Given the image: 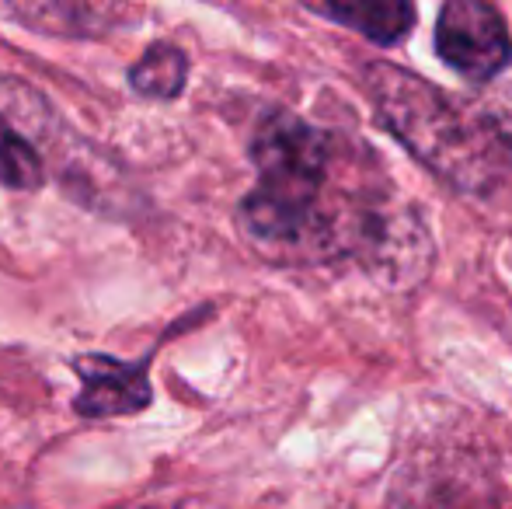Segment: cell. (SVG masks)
Here are the masks:
<instances>
[{
	"label": "cell",
	"instance_id": "6da1fadb",
	"mask_svg": "<svg viewBox=\"0 0 512 509\" xmlns=\"http://www.w3.org/2000/svg\"><path fill=\"white\" fill-rule=\"evenodd\" d=\"M251 161L258 182L237 206V224L265 258L314 265L366 255L370 265H391L411 252L405 220L387 210L377 161L349 182L338 178L356 164L345 136L269 112L255 129Z\"/></svg>",
	"mask_w": 512,
	"mask_h": 509
},
{
	"label": "cell",
	"instance_id": "7a4b0ae2",
	"mask_svg": "<svg viewBox=\"0 0 512 509\" xmlns=\"http://www.w3.org/2000/svg\"><path fill=\"white\" fill-rule=\"evenodd\" d=\"M363 81L387 133L453 189L488 192L512 171V136L481 109L387 60H373Z\"/></svg>",
	"mask_w": 512,
	"mask_h": 509
},
{
	"label": "cell",
	"instance_id": "3957f363",
	"mask_svg": "<svg viewBox=\"0 0 512 509\" xmlns=\"http://www.w3.org/2000/svg\"><path fill=\"white\" fill-rule=\"evenodd\" d=\"M436 53L453 74L488 84L512 63V35L499 7L485 0H450L436 18Z\"/></svg>",
	"mask_w": 512,
	"mask_h": 509
},
{
	"label": "cell",
	"instance_id": "277c9868",
	"mask_svg": "<svg viewBox=\"0 0 512 509\" xmlns=\"http://www.w3.org/2000/svg\"><path fill=\"white\" fill-rule=\"evenodd\" d=\"M81 391L74 398L77 415L84 419H122L140 415L150 405V377L143 363H119L108 356H81L74 363Z\"/></svg>",
	"mask_w": 512,
	"mask_h": 509
},
{
	"label": "cell",
	"instance_id": "5b68a950",
	"mask_svg": "<svg viewBox=\"0 0 512 509\" xmlns=\"http://www.w3.org/2000/svg\"><path fill=\"white\" fill-rule=\"evenodd\" d=\"M307 11L338 21L384 49L401 46L418 18L408 0H328V4H307Z\"/></svg>",
	"mask_w": 512,
	"mask_h": 509
},
{
	"label": "cell",
	"instance_id": "8992f818",
	"mask_svg": "<svg viewBox=\"0 0 512 509\" xmlns=\"http://www.w3.org/2000/svg\"><path fill=\"white\" fill-rule=\"evenodd\" d=\"M7 18L21 21L25 28L49 35H67V39H88V35H102L119 21L115 7L102 4H21V7H4Z\"/></svg>",
	"mask_w": 512,
	"mask_h": 509
},
{
	"label": "cell",
	"instance_id": "52a82bcc",
	"mask_svg": "<svg viewBox=\"0 0 512 509\" xmlns=\"http://www.w3.org/2000/svg\"><path fill=\"white\" fill-rule=\"evenodd\" d=\"M189 84V56L175 42H150L129 67V88L150 102H175Z\"/></svg>",
	"mask_w": 512,
	"mask_h": 509
},
{
	"label": "cell",
	"instance_id": "ba28073f",
	"mask_svg": "<svg viewBox=\"0 0 512 509\" xmlns=\"http://www.w3.org/2000/svg\"><path fill=\"white\" fill-rule=\"evenodd\" d=\"M46 182V164L39 150L0 119V185L14 192H35Z\"/></svg>",
	"mask_w": 512,
	"mask_h": 509
},
{
	"label": "cell",
	"instance_id": "9c48e42d",
	"mask_svg": "<svg viewBox=\"0 0 512 509\" xmlns=\"http://www.w3.org/2000/svg\"><path fill=\"white\" fill-rule=\"evenodd\" d=\"M108 509H164V506H150V503H122V506H108Z\"/></svg>",
	"mask_w": 512,
	"mask_h": 509
}]
</instances>
